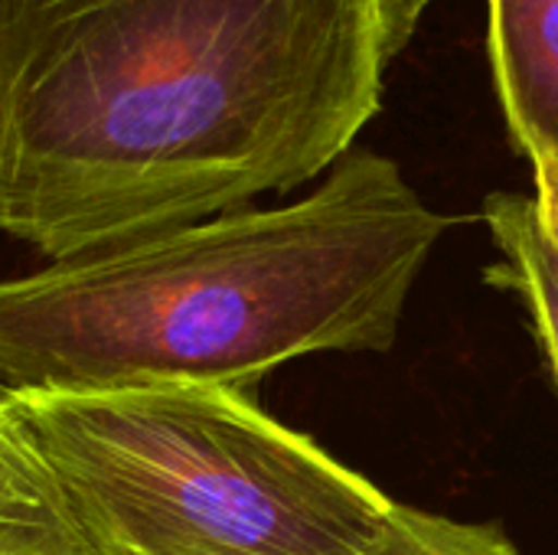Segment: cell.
Listing matches in <instances>:
<instances>
[{
  "label": "cell",
  "instance_id": "obj_5",
  "mask_svg": "<svg viewBox=\"0 0 558 555\" xmlns=\"http://www.w3.org/2000/svg\"><path fill=\"white\" fill-rule=\"evenodd\" d=\"M481 219L497 249V262L484 268V281L520 301L558 386V249L539 226L530 193H490Z\"/></svg>",
  "mask_w": 558,
  "mask_h": 555
},
{
  "label": "cell",
  "instance_id": "obj_2",
  "mask_svg": "<svg viewBox=\"0 0 558 555\" xmlns=\"http://www.w3.org/2000/svg\"><path fill=\"white\" fill-rule=\"evenodd\" d=\"M451 219L353 147L301 200L0 278V383L248 389L314 353L392 350Z\"/></svg>",
  "mask_w": 558,
  "mask_h": 555
},
{
  "label": "cell",
  "instance_id": "obj_8",
  "mask_svg": "<svg viewBox=\"0 0 558 555\" xmlns=\"http://www.w3.org/2000/svg\"><path fill=\"white\" fill-rule=\"evenodd\" d=\"M523 157L533 167V203L539 226L546 229L549 242L558 249V147L553 144H536L526 147Z\"/></svg>",
  "mask_w": 558,
  "mask_h": 555
},
{
  "label": "cell",
  "instance_id": "obj_1",
  "mask_svg": "<svg viewBox=\"0 0 558 555\" xmlns=\"http://www.w3.org/2000/svg\"><path fill=\"white\" fill-rule=\"evenodd\" d=\"M432 0H0V232L46 262L320 180Z\"/></svg>",
  "mask_w": 558,
  "mask_h": 555
},
{
  "label": "cell",
  "instance_id": "obj_3",
  "mask_svg": "<svg viewBox=\"0 0 558 555\" xmlns=\"http://www.w3.org/2000/svg\"><path fill=\"white\" fill-rule=\"evenodd\" d=\"M85 555H360L392 510L229 386L7 389Z\"/></svg>",
  "mask_w": 558,
  "mask_h": 555
},
{
  "label": "cell",
  "instance_id": "obj_6",
  "mask_svg": "<svg viewBox=\"0 0 558 555\" xmlns=\"http://www.w3.org/2000/svg\"><path fill=\"white\" fill-rule=\"evenodd\" d=\"M0 555H85L0 383Z\"/></svg>",
  "mask_w": 558,
  "mask_h": 555
},
{
  "label": "cell",
  "instance_id": "obj_4",
  "mask_svg": "<svg viewBox=\"0 0 558 555\" xmlns=\"http://www.w3.org/2000/svg\"><path fill=\"white\" fill-rule=\"evenodd\" d=\"M487 52L517 154L558 147V0H487Z\"/></svg>",
  "mask_w": 558,
  "mask_h": 555
},
{
  "label": "cell",
  "instance_id": "obj_7",
  "mask_svg": "<svg viewBox=\"0 0 558 555\" xmlns=\"http://www.w3.org/2000/svg\"><path fill=\"white\" fill-rule=\"evenodd\" d=\"M360 555H520L497 523H464L409 504H392Z\"/></svg>",
  "mask_w": 558,
  "mask_h": 555
}]
</instances>
